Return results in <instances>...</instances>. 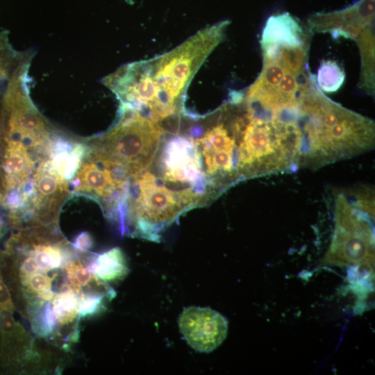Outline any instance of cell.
Here are the masks:
<instances>
[{
    "label": "cell",
    "instance_id": "obj_1",
    "mask_svg": "<svg viewBox=\"0 0 375 375\" xmlns=\"http://www.w3.org/2000/svg\"><path fill=\"white\" fill-rule=\"evenodd\" d=\"M299 116V168L316 169L374 147V120L327 97L310 72L301 86Z\"/></svg>",
    "mask_w": 375,
    "mask_h": 375
},
{
    "label": "cell",
    "instance_id": "obj_2",
    "mask_svg": "<svg viewBox=\"0 0 375 375\" xmlns=\"http://www.w3.org/2000/svg\"><path fill=\"white\" fill-rule=\"evenodd\" d=\"M230 22L206 27L157 58L135 64L151 96V119L160 122L185 112V92L204 60L224 39Z\"/></svg>",
    "mask_w": 375,
    "mask_h": 375
},
{
    "label": "cell",
    "instance_id": "obj_3",
    "mask_svg": "<svg viewBox=\"0 0 375 375\" xmlns=\"http://www.w3.org/2000/svg\"><path fill=\"white\" fill-rule=\"evenodd\" d=\"M335 230L328 256L360 260L374 255V191L359 187L333 193Z\"/></svg>",
    "mask_w": 375,
    "mask_h": 375
},
{
    "label": "cell",
    "instance_id": "obj_4",
    "mask_svg": "<svg viewBox=\"0 0 375 375\" xmlns=\"http://www.w3.org/2000/svg\"><path fill=\"white\" fill-rule=\"evenodd\" d=\"M178 326L188 344L199 352L215 349L225 340L228 332L226 319L210 308H185L179 317Z\"/></svg>",
    "mask_w": 375,
    "mask_h": 375
},
{
    "label": "cell",
    "instance_id": "obj_5",
    "mask_svg": "<svg viewBox=\"0 0 375 375\" xmlns=\"http://www.w3.org/2000/svg\"><path fill=\"white\" fill-rule=\"evenodd\" d=\"M375 0H359L341 10L317 13L307 22L311 33H328L333 38L354 40L374 19Z\"/></svg>",
    "mask_w": 375,
    "mask_h": 375
},
{
    "label": "cell",
    "instance_id": "obj_6",
    "mask_svg": "<svg viewBox=\"0 0 375 375\" xmlns=\"http://www.w3.org/2000/svg\"><path fill=\"white\" fill-rule=\"evenodd\" d=\"M308 35L289 12L271 15L263 28L260 46L301 45L309 43Z\"/></svg>",
    "mask_w": 375,
    "mask_h": 375
},
{
    "label": "cell",
    "instance_id": "obj_7",
    "mask_svg": "<svg viewBox=\"0 0 375 375\" xmlns=\"http://www.w3.org/2000/svg\"><path fill=\"white\" fill-rule=\"evenodd\" d=\"M361 58V70L358 88L366 94L374 96V33L373 24L365 28L355 39Z\"/></svg>",
    "mask_w": 375,
    "mask_h": 375
},
{
    "label": "cell",
    "instance_id": "obj_8",
    "mask_svg": "<svg viewBox=\"0 0 375 375\" xmlns=\"http://www.w3.org/2000/svg\"><path fill=\"white\" fill-rule=\"evenodd\" d=\"M90 268L96 278L103 282H112L124 278L128 273L126 261L119 248H113L98 255Z\"/></svg>",
    "mask_w": 375,
    "mask_h": 375
},
{
    "label": "cell",
    "instance_id": "obj_9",
    "mask_svg": "<svg viewBox=\"0 0 375 375\" xmlns=\"http://www.w3.org/2000/svg\"><path fill=\"white\" fill-rule=\"evenodd\" d=\"M31 160L25 147L17 141H11L5 155L3 168L7 173V187L12 188L23 181L30 168Z\"/></svg>",
    "mask_w": 375,
    "mask_h": 375
},
{
    "label": "cell",
    "instance_id": "obj_10",
    "mask_svg": "<svg viewBox=\"0 0 375 375\" xmlns=\"http://www.w3.org/2000/svg\"><path fill=\"white\" fill-rule=\"evenodd\" d=\"M53 167V166H52ZM35 188L37 204H53L54 199H58L60 194H63L67 190L64 178L60 176L53 167L39 170L35 175Z\"/></svg>",
    "mask_w": 375,
    "mask_h": 375
},
{
    "label": "cell",
    "instance_id": "obj_11",
    "mask_svg": "<svg viewBox=\"0 0 375 375\" xmlns=\"http://www.w3.org/2000/svg\"><path fill=\"white\" fill-rule=\"evenodd\" d=\"M345 72L335 60H322L315 77L316 83L322 92H337L343 85Z\"/></svg>",
    "mask_w": 375,
    "mask_h": 375
},
{
    "label": "cell",
    "instance_id": "obj_12",
    "mask_svg": "<svg viewBox=\"0 0 375 375\" xmlns=\"http://www.w3.org/2000/svg\"><path fill=\"white\" fill-rule=\"evenodd\" d=\"M72 288L60 292L52 301L51 308L54 312L57 324H66L72 322L78 313L80 298Z\"/></svg>",
    "mask_w": 375,
    "mask_h": 375
},
{
    "label": "cell",
    "instance_id": "obj_13",
    "mask_svg": "<svg viewBox=\"0 0 375 375\" xmlns=\"http://www.w3.org/2000/svg\"><path fill=\"white\" fill-rule=\"evenodd\" d=\"M103 298V293L89 292L82 294L78 303V316L83 317L96 313L102 306Z\"/></svg>",
    "mask_w": 375,
    "mask_h": 375
},
{
    "label": "cell",
    "instance_id": "obj_14",
    "mask_svg": "<svg viewBox=\"0 0 375 375\" xmlns=\"http://www.w3.org/2000/svg\"><path fill=\"white\" fill-rule=\"evenodd\" d=\"M91 246L92 238L88 233H81L75 239L74 247L77 249L85 251Z\"/></svg>",
    "mask_w": 375,
    "mask_h": 375
}]
</instances>
